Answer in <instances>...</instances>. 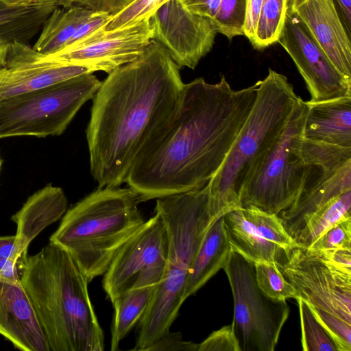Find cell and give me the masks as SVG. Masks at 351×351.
<instances>
[{"instance_id":"40","label":"cell","mask_w":351,"mask_h":351,"mask_svg":"<svg viewBox=\"0 0 351 351\" xmlns=\"http://www.w3.org/2000/svg\"><path fill=\"white\" fill-rule=\"evenodd\" d=\"M263 0H246L243 35L251 42L256 33Z\"/></svg>"},{"instance_id":"30","label":"cell","mask_w":351,"mask_h":351,"mask_svg":"<svg viewBox=\"0 0 351 351\" xmlns=\"http://www.w3.org/2000/svg\"><path fill=\"white\" fill-rule=\"evenodd\" d=\"M246 0H221L211 21L217 33L229 40L243 35Z\"/></svg>"},{"instance_id":"12","label":"cell","mask_w":351,"mask_h":351,"mask_svg":"<svg viewBox=\"0 0 351 351\" xmlns=\"http://www.w3.org/2000/svg\"><path fill=\"white\" fill-rule=\"evenodd\" d=\"M276 265L298 298L351 324V274L298 245L284 251Z\"/></svg>"},{"instance_id":"8","label":"cell","mask_w":351,"mask_h":351,"mask_svg":"<svg viewBox=\"0 0 351 351\" xmlns=\"http://www.w3.org/2000/svg\"><path fill=\"white\" fill-rule=\"evenodd\" d=\"M306 112V101L298 96L282 134L243 186L241 207L254 206L278 215L293 203L303 176Z\"/></svg>"},{"instance_id":"5","label":"cell","mask_w":351,"mask_h":351,"mask_svg":"<svg viewBox=\"0 0 351 351\" xmlns=\"http://www.w3.org/2000/svg\"><path fill=\"white\" fill-rule=\"evenodd\" d=\"M140 202L130 187L98 188L66 211L49 243L65 250L90 282L145 221Z\"/></svg>"},{"instance_id":"45","label":"cell","mask_w":351,"mask_h":351,"mask_svg":"<svg viewBox=\"0 0 351 351\" xmlns=\"http://www.w3.org/2000/svg\"><path fill=\"white\" fill-rule=\"evenodd\" d=\"M10 45V44H9ZM9 45H0V63L3 62L5 58L8 47Z\"/></svg>"},{"instance_id":"3","label":"cell","mask_w":351,"mask_h":351,"mask_svg":"<svg viewBox=\"0 0 351 351\" xmlns=\"http://www.w3.org/2000/svg\"><path fill=\"white\" fill-rule=\"evenodd\" d=\"M21 282L50 351H103L104 331L88 294V281L63 249L49 243L28 256Z\"/></svg>"},{"instance_id":"7","label":"cell","mask_w":351,"mask_h":351,"mask_svg":"<svg viewBox=\"0 0 351 351\" xmlns=\"http://www.w3.org/2000/svg\"><path fill=\"white\" fill-rule=\"evenodd\" d=\"M101 83L93 73H86L1 101L0 139L61 134Z\"/></svg>"},{"instance_id":"42","label":"cell","mask_w":351,"mask_h":351,"mask_svg":"<svg viewBox=\"0 0 351 351\" xmlns=\"http://www.w3.org/2000/svg\"><path fill=\"white\" fill-rule=\"evenodd\" d=\"M348 35L351 38V0H332Z\"/></svg>"},{"instance_id":"25","label":"cell","mask_w":351,"mask_h":351,"mask_svg":"<svg viewBox=\"0 0 351 351\" xmlns=\"http://www.w3.org/2000/svg\"><path fill=\"white\" fill-rule=\"evenodd\" d=\"M158 285L130 290L113 302L114 314L111 329L110 350H118L121 341L130 332L147 311Z\"/></svg>"},{"instance_id":"13","label":"cell","mask_w":351,"mask_h":351,"mask_svg":"<svg viewBox=\"0 0 351 351\" xmlns=\"http://www.w3.org/2000/svg\"><path fill=\"white\" fill-rule=\"evenodd\" d=\"M277 43L292 58L306 83L310 100L351 95V81L335 68L295 13L287 12Z\"/></svg>"},{"instance_id":"4","label":"cell","mask_w":351,"mask_h":351,"mask_svg":"<svg viewBox=\"0 0 351 351\" xmlns=\"http://www.w3.org/2000/svg\"><path fill=\"white\" fill-rule=\"evenodd\" d=\"M209 193L202 189L157 199L155 213L169 239L163 276L147 311L138 322L136 351L146 350L169 328L185 301L184 291L192 262L210 226Z\"/></svg>"},{"instance_id":"22","label":"cell","mask_w":351,"mask_h":351,"mask_svg":"<svg viewBox=\"0 0 351 351\" xmlns=\"http://www.w3.org/2000/svg\"><path fill=\"white\" fill-rule=\"evenodd\" d=\"M222 217L209 226L192 262L184 291L185 300L223 269L229 259L232 249Z\"/></svg>"},{"instance_id":"43","label":"cell","mask_w":351,"mask_h":351,"mask_svg":"<svg viewBox=\"0 0 351 351\" xmlns=\"http://www.w3.org/2000/svg\"><path fill=\"white\" fill-rule=\"evenodd\" d=\"M9 5H25L36 3H49L57 7H69L74 4V0H0Z\"/></svg>"},{"instance_id":"14","label":"cell","mask_w":351,"mask_h":351,"mask_svg":"<svg viewBox=\"0 0 351 351\" xmlns=\"http://www.w3.org/2000/svg\"><path fill=\"white\" fill-rule=\"evenodd\" d=\"M154 39L181 69H194L212 49L217 34L210 20L189 11L180 0H167L150 17Z\"/></svg>"},{"instance_id":"27","label":"cell","mask_w":351,"mask_h":351,"mask_svg":"<svg viewBox=\"0 0 351 351\" xmlns=\"http://www.w3.org/2000/svg\"><path fill=\"white\" fill-rule=\"evenodd\" d=\"M286 14V0H263L256 33L250 42L254 48L264 49L277 42Z\"/></svg>"},{"instance_id":"24","label":"cell","mask_w":351,"mask_h":351,"mask_svg":"<svg viewBox=\"0 0 351 351\" xmlns=\"http://www.w3.org/2000/svg\"><path fill=\"white\" fill-rule=\"evenodd\" d=\"M93 13L75 4L56 8L45 21L33 48L45 55L58 53Z\"/></svg>"},{"instance_id":"16","label":"cell","mask_w":351,"mask_h":351,"mask_svg":"<svg viewBox=\"0 0 351 351\" xmlns=\"http://www.w3.org/2000/svg\"><path fill=\"white\" fill-rule=\"evenodd\" d=\"M232 251L254 263H274L296 243L278 215L254 206L233 209L223 215Z\"/></svg>"},{"instance_id":"2","label":"cell","mask_w":351,"mask_h":351,"mask_svg":"<svg viewBox=\"0 0 351 351\" xmlns=\"http://www.w3.org/2000/svg\"><path fill=\"white\" fill-rule=\"evenodd\" d=\"M258 84L231 87L197 78L184 84L171 128L134 165L125 182L141 202L205 186L222 165L248 117Z\"/></svg>"},{"instance_id":"1","label":"cell","mask_w":351,"mask_h":351,"mask_svg":"<svg viewBox=\"0 0 351 351\" xmlns=\"http://www.w3.org/2000/svg\"><path fill=\"white\" fill-rule=\"evenodd\" d=\"M179 69L153 38L137 58L102 82L86 129L90 172L99 188L125 182L136 162L171 128L184 93Z\"/></svg>"},{"instance_id":"19","label":"cell","mask_w":351,"mask_h":351,"mask_svg":"<svg viewBox=\"0 0 351 351\" xmlns=\"http://www.w3.org/2000/svg\"><path fill=\"white\" fill-rule=\"evenodd\" d=\"M335 68L351 81V43L332 0H306L293 12Z\"/></svg>"},{"instance_id":"33","label":"cell","mask_w":351,"mask_h":351,"mask_svg":"<svg viewBox=\"0 0 351 351\" xmlns=\"http://www.w3.org/2000/svg\"><path fill=\"white\" fill-rule=\"evenodd\" d=\"M167 0H136L120 13L112 16L104 30H112L145 18H150L156 9Z\"/></svg>"},{"instance_id":"23","label":"cell","mask_w":351,"mask_h":351,"mask_svg":"<svg viewBox=\"0 0 351 351\" xmlns=\"http://www.w3.org/2000/svg\"><path fill=\"white\" fill-rule=\"evenodd\" d=\"M56 8L49 3L9 5L0 1V45L28 43Z\"/></svg>"},{"instance_id":"46","label":"cell","mask_w":351,"mask_h":351,"mask_svg":"<svg viewBox=\"0 0 351 351\" xmlns=\"http://www.w3.org/2000/svg\"><path fill=\"white\" fill-rule=\"evenodd\" d=\"M2 162H3V161H2V159H1V158L0 156V171H1V166H2Z\"/></svg>"},{"instance_id":"29","label":"cell","mask_w":351,"mask_h":351,"mask_svg":"<svg viewBox=\"0 0 351 351\" xmlns=\"http://www.w3.org/2000/svg\"><path fill=\"white\" fill-rule=\"evenodd\" d=\"M255 277L259 288L268 297L276 300L298 298L294 287L285 278L276 263H254Z\"/></svg>"},{"instance_id":"15","label":"cell","mask_w":351,"mask_h":351,"mask_svg":"<svg viewBox=\"0 0 351 351\" xmlns=\"http://www.w3.org/2000/svg\"><path fill=\"white\" fill-rule=\"evenodd\" d=\"M95 71L41 53L27 43H10L0 63V101Z\"/></svg>"},{"instance_id":"34","label":"cell","mask_w":351,"mask_h":351,"mask_svg":"<svg viewBox=\"0 0 351 351\" xmlns=\"http://www.w3.org/2000/svg\"><path fill=\"white\" fill-rule=\"evenodd\" d=\"M307 249H351V219L333 226Z\"/></svg>"},{"instance_id":"10","label":"cell","mask_w":351,"mask_h":351,"mask_svg":"<svg viewBox=\"0 0 351 351\" xmlns=\"http://www.w3.org/2000/svg\"><path fill=\"white\" fill-rule=\"evenodd\" d=\"M302 152L304 171L298 193L278 215L293 240L315 212L351 191V147L304 138Z\"/></svg>"},{"instance_id":"28","label":"cell","mask_w":351,"mask_h":351,"mask_svg":"<svg viewBox=\"0 0 351 351\" xmlns=\"http://www.w3.org/2000/svg\"><path fill=\"white\" fill-rule=\"evenodd\" d=\"M299 306L301 343L304 351H338L335 342L313 314L310 305L301 298Z\"/></svg>"},{"instance_id":"39","label":"cell","mask_w":351,"mask_h":351,"mask_svg":"<svg viewBox=\"0 0 351 351\" xmlns=\"http://www.w3.org/2000/svg\"><path fill=\"white\" fill-rule=\"evenodd\" d=\"M136 0H74V4L112 16L122 12Z\"/></svg>"},{"instance_id":"38","label":"cell","mask_w":351,"mask_h":351,"mask_svg":"<svg viewBox=\"0 0 351 351\" xmlns=\"http://www.w3.org/2000/svg\"><path fill=\"white\" fill-rule=\"evenodd\" d=\"M199 344L193 341H184L180 332H170L162 335L146 350L149 351H197Z\"/></svg>"},{"instance_id":"41","label":"cell","mask_w":351,"mask_h":351,"mask_svg":"<svg viewBox=\"0 0 351 351\" xmlns=\"http://www.w3.org/2000/svg\"><path fill=\"white\" fill-rule=\"evenodd\" d=\"M191 12L213 19L221 0H180Z\"/></svg>"},{"instance_id":"21","label":"cell","mask_w":351,"mask_h":351,"mask_svg":"<svg viewBox=\"0 0 351 351\" xmlns=\"http://www.w3.org/2000/svg\"><path fill=\"white\" fill-rule=\"evenodd\" d=\"M306 104L304 138L351 147V95Z\"/></svg>"},{"instance_id":"6","label":"cell","mask_w":351,"mask_h":351,"mask_svg":"<svg viewBox=\"0 0 351 351\" xmlns=\"http://www.w3.org/2000/svg\"><path fill=\"white\" fill-rule=\"evenodd\" d=\"M257 84L253 107L222 165L207 184L210 225L241 207L243 186L282 134L298 97L287 77L271 69Z\"/></svg>"},{"instance_id":"31","label":"cell","mask_w":351,"mask_h":351,"mask_svg":"<svg viewBox=\"0 0 351 351\" xmlns=\"http://www.w3.org/2000/svg\"><path fill=\"white\" fill-rule=\"evenodd\" d=\"M14 235L0 236V278L20 281L27 258L17 252Z\"/></svg>"},{"instance_id":"9","label":"cell","mask_w":351,"mask_h":351,"mask_svg":"<svg viewBox=\"0 0 351 351\" xmlns=\"http://www.w3.org/2000/svg\"><path fill=\"white\" fill-rule=\"evenodd\" d=\"M231 287L232 329L241 351H274L290 308L286 300H274L259 288L254 263L231 252L223 269Z\"/></svg>"},{"instance_id":"36","label":"cell","mask_w":351,"mask_h":351,"mask_svg":"<svg viewBox=\"0 0 351 351\" xmlns=\"http://www.w3.org/2000/svg\"><path fill=\"white\" fill-rule=\"evenodd\" d=\"M112 18V16L108 14L94 12L92 16L78 29L66 47L58 53L64 52L79 46L97 32L104 29Z\"/></svg>"},{"instance_id":"44","label":"cell","mask_w":351,"mask_h":351,"mask_svg":"<svg viewBox=\"0 0 351 351\" xmlns=\"http://www.w3.org/2000/svg\"><path fill=\"white\" fill-rule=\"evenodd\" d=\"M306 0H286L287 12H293L300 5Z\"/></svg>"},{"instance_id":"32","label":"cell","mask_w":351,"mask_h":351,"mask_svg":"<svg viewBox=\"0 0 351 351\" xmlns=\"http://www.w3.org/2000/svg\"><path fill=\"white\" fill-rule=\"evenodd\" d=\"M310 306L316 318L336 344L338 351H351V324L332 313Z\"/></svg>"},{"instance_id":"35","label":"cell","mask_w":351,"mask_h":351,"mask_svg":"<svg viewBox=\"0 0 351 351\" xmlns=\"http://www.w3.org/2000/svg\"><path fill=\"white\" fill-rule=\"evenodd\" d=\"M197 351H241L232 324L213 331L199 344Z\"/></svg>"},{"instance_id":"18","label":"cell","mask_w":351,"mask_h":351,"mask_svg":"<svg viewBox=\"0 0 351 351\" xmlns=\"http://www.w3.org/2000/svg\"><path fill=\"white\" fill-rule=\"evenodd\" d=\"M0 335L23 351H50L21 280L0 278Z\"/></svg>"},{"instance_id":"37","label":"cell","mask_w":351,"mask_h":351,"mask_svg":"<svg viewBox=\"0 0 351 351\" xmlns=\"http://www.w3.org/2000/svg\"><path fill=\"white\" fill-rule=\"evenodd\" d=\"M332 267L351 274V249H308Z\"/></svg>"},{"instance_id":"11","label":"cell","mask_w":351,"mask_h":351,"mask_svg":"<svg viewBox=\"0 0 351 351\" xmlns=\"http://www.w3.org/2000/svg\"><path fill=\"white\" fill-rule=\"evenodd\" d=\"M168 247L165 223L155 213L119 249L104 274L102 287L111 302L130 290L158 285Z\"/></svg>"},{"instance_id":"26","label":"cell","mask_w":351,"mask_h":351,"mask_svg":"<svg viewBox=\"0 0 351 351\" xmlns=\"http://www.w3.org/2000/svg\"><path fill=\"white\" fill-rule=\"evenodd\" d=\"M351 219V191L333 199L315 212L294 239L299 246L308 248L328 230Z\"/></svg>"},{"instance_id":"20","label":"cell","mask_w":351,"mask_h":351,"mask_svg":"<svg viewBox=\"0 0 351 351\" xmlns=\"http://www.w3.org/2000/svg\"><path fill=\"white\" fill-rule=\"evenodd\" d=\"M68 201L63 190L48 184L32 195L11 217L16 225L15 244L18 254L28 256L30 243L47 226L62 218Z\"/></svg>"},{"instance_id":"17","label":"cell","mask_w":351,"mask_h":351,"mask_svg":"<svg viewBox=\"0 0 351 351\" xmlns=\"http://www.w3.org/2000/svg\"><path fill=\"white\" fill-rule=\"evenodd\" d=\"M153 38L150 18H145L112 30L101 29L79 46L49 56L69 63L88 66L95 72L109 73L137 58Z\"/></svg>"}]
</instances>
